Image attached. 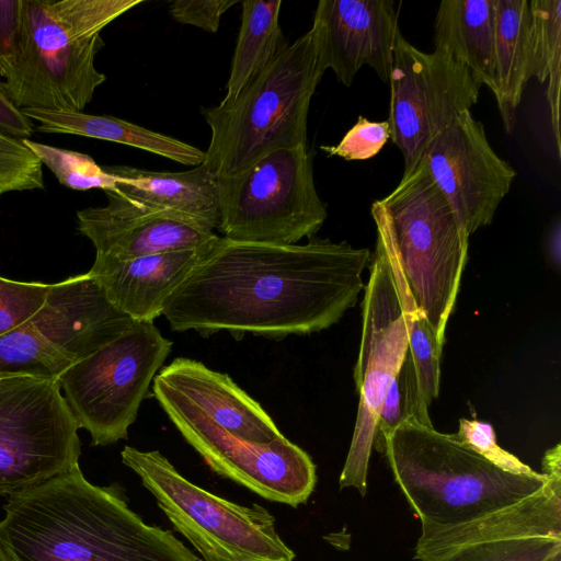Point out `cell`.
<instances>
[{
    "label": "cell",
    "instance_id": "obj_13",
    "mask_svg": "<svg viewBox=\"0 0 561 561\" xmlns=\"http://www.w3.org/2000/svg\"><path fill=\"white\" fill-rule=\"evenodd\" d=\"M391 140L403 175L424 159L432 141L478 102L481 85L466 66L443 50L425 53L398 33L390 75Z\"/></svg>",
    "mask_w": 561,
    "mask_h": 561
},
{
    "label": "cell",
    "instance_id": "obj_17",
    "mask_svg": "<svg viewBox=\"0 0 561 561\" xmlns=\"http://www.w3.org/2000/svg\"><path fill=\"white\" fill-rule=\"evenodd\" d=\"M152 390L163 411L204 417L239 438L267 444L284 437L257 401L202 362L173 359L157 373Z\"/></svg>",
    "mask_w": 561,
    "mask_h": 561
},
{
    "label": "cell",
    "instance_id": "obj_34",
    "mask_svg": "<svg viewBox=\"0 0 561 561\" xmlns=\"http://www.w3.org/2000/svg\"><path fill=\"white\" fill-rule=\"evenodd\" d=\"M236 3L237 0H176L171 3L169 11L179 23L216 33L221 15Z\"/></svg>",
    "mask_w": 561,
    "mask_h": 561
},
{
    "label": "cell",
    "instance_id": "obj_18",
    "mask_svg": "<svg viewBox=\"0 0 561 561\" xmlns=\"http://www.w3.org/2000/svg\"><path fill=\"white\" fill-rule=\"evenodd\" d=\"M107 204L77 211L78 230L98 255L134 259L194 250L217 234L205 222L179 213L140 205L115 191H104Z\"/></svg>",
    "mask_w": 561,
    "mask_h": 561
},
{
    "label": "cell",
    "instance_id": "obj_11",
    "mask_svg": "<svg viewBox=\"0 0 561 561\" xmlns=\"http://www.w3.org/2000/svg\"><path fill=\"white\" fill-rule=\"evenodd\" d=\"M78 430L58 379L0 378V495L78 466Z\"/></svg>",
    "mask_w": 561,
    "mask_h": 561
},
{
    "label": "cell",
    "instance_id": "obj_3",
    "mask_svg": "<svg viewBox=\"0 0 561 561\" xmlns=\"http://www.w3.org/2000/svg\"><path fill=\"white\" fill-rule=\"evenodd\" d=\"M142 0H21L16 58L4 75L19 108L82 112L106 76L102 30Z\"/></svg>",
    "mask_w": 561,
    "mask_h": 561
},
{
    "label": "cell",
    "instance_id": "obj_20",
    "mask_svg": "<svg viewBox=\"0 0 561 561\" xmlns=\"http://www.w3.org/2000/svg\"><path fill=\"white\" fill-rule=\"evenodd\" d=\"M201 251L202 247L127 260L96 254L89 274L122 312L137 322H153L197 264Z\"/></svg>",
    "mask_w": 561,
    "mask_h": 561
},
{
    "label": "cell",
    "instance_id": "obj_6",
    "mask_svg": "<svg viewBox=\"0 0 561 561\" xmlns=\"http://www.w3.org/2000/svg\"><path fill=\"white\" fill-rule=\"evenodd\" d=\"M412 295L443 347L467 262L469 237L425 159L376 201Z\"/></svg>",
    "mask_w": 561,
    "mask_h": 561
},
{
    "label": "cell",
    "instance_id": "obj_14",
    "mask_svg": "<svg viewBox=\"0 0 561 561\" xmlns=\"http://www.w3.org/2000/svg\"><path fill=\"white\" fill-rule=\"evenodd\" d=\"M165 414L216 473L260 496L290 506L306 503L317 474L311 457L285 436L267 444L239 438L204 417Z\"/></svg>",
    "mask_w": 561,
    "mask_h": 561
},
{
    "label": "cell",
    "instance_id": "obj_24",
    "mask_svg": "<svg viewBox=\"0 0 561 561\" xmlns=\"http://www.w3.org/2000/svg\"><path fill=\"white\" fill-rule=\"evenodd\" d=\"M42 133L70 134L127 145L192 167L201 165L205 152L173 137L110 116L42 108H21Z\"/></svg>",
    "mask_w": 561,
    "mask_h": 561
},
{
    "label": "cell",
    "instance_id": "obj_1",
    "mask_svg": "<svg viewBox=\"0 0 561 561\" xmlns=\"http://www.w3.org/2000/svg\"><path fill=\"white\" fill-rule=\"evenodd\" d=\"M371 254L346 241L314 236L275 245L214 237L197 264L167 298L171 330L204 336L228 331L271 339L330 328L357 302Z\"/></svg>",
    "mask_w": 561,
    "mask_h": 561
},
{
    "label": "cell",
    "instance_id": "obj_7",
    "mask_svg": "<svg viewBox=\"0 0 561 561\" xmlns=\"http://www.w3.org/2000/svg\"><path fill=\"white\" fill-rule=\"evenodd\" d=\"M121 456L203 561H294L263 506L240 505L194 484L159 450L125 446Z\"/></svg>",
    "mask_w": 561,
    "mask_h": 561
},
{
    "label": "cell",
    "instance_id": "obj_39",
    "mask_svg": "<svg viewBox=\"0 0 561 561\" xmlns=\"http://www.w3.org/2000/svg\"><path fill=\"white\" fill-rule=\"evenodd\" d=\"M0 561H15L0 537Z\"/></svg>",
    "mask_w": 561,
    "mask_h": 561
},
{
    "label": "cell",
    "instance_id": "obj_28",
    "mask_svg": "<svg viewBox=\"0 0 561 561\" xmlns=\"http://www.w3.org/2000/svg\"><path fill=\"white\" fill-rule=\"evenodd\" d=\"M25 146L46 165L58 182L71 190L114 191L116 180L85 153L24 139Z\"/></svg>",
    "mask_w": 561,
    "mask_h": 561
},
{
    "label": "cell",
    "instance_id": "obj_40",
    "mask_svg": "<svg viewBox=\"0 0 561 561\" xmlns=\"http://www.w3.org/2000/svg\"><path fill=\"white\" fill-rule=\"evenodd\" d=\"M546 561H561V551L556 553L554 556H552L551 558H549Z\"/></svg>",
    "mask_w": 561,
    "mask_h": 561
},
{
    "label": "cell",
    "instance_id": "obj_4",
    "mask_svg": "<svg viewBox=\"0 0 561 561\" xmlns=\"http://www.w3.org/2000/svg\"><path fill=\"white\" fill-rule=\"evenodd\" d=\"M421 524L458 525L539 491L547 477L503 471L461 444L455 434L407 416L376 446Z\"/></svg>",
    "mask_w": 561,
    "mask_h": 561
},
{
    "label": "cell",
    "instance_id": "obj_38",
    "mask_svg": "<svg viewBox=\"0 0 561 561\" xmlns=\"http://www.w3.org/2000/svg\"><path fill=\"white\" fill-rule=\"evenodd\" d=\"M560 239H561V221L557 217L548 229L547 233V251L552 261L559 264L560 261Z\"/></svg>",
    "mask_w": 561,
    "mask_h": 561
},
{
    "label": "cell",
    "instance_id": "obj_37",
    "mask_svg": "<svg viewBox=\"0 0 561 561\" xmlns=\"http://www.w3.org/2000/svg\"><path fill=\"white\" fill-rule=\"evenodd\" d=\"M547 478L561 479V447L557 444L548 449L542 459V472Z\"/></svg>",
    "mask_w": 561,
    "mask_h": 561
},
{
    "label": "cell",
    "instance_id": "obj_31",
    "mask_svg": "<svg viewBox=\"0 0 561 561\" xmlns=\"http://www.w3.org/2000/svg\"><path fill=\"white\" fill-rule=\"evenodd\" d=\"M50 287L0 276V335L27 321L43 306Z\"/></svg>",
    "mask_w": 561,
    "mask_h": 561
},
{
    "label": "cell",
    "instance_id": "obj_10",
    "mask_svg": "<svg viewBox=\"0 0 561 561\" xmlns=\"http://www.w3.org/2000/svg\"><path fill=\"white\" fill-rule=\"evenodd\" d=\"M172 348L153 322L130 329L72 364L58 378L79 428L94 446L127 438L149 386Z\"/></svg>",
    "mask_w": 561,
    "mask_h": 561
},
{
    "label": "cell",
    "instance_id": "obj_32",
    "mask_svg": "<svg viewBox=\"0 0 561 561\" xmlns=\"http://www.w3.org/2000/svg\"><path fill=\"white\" fill-rule=\"evenodd\" d=\"M455 436L461 444L505 472L527 477L542 476L541 472L533 470L516 456L500 447L490 423L460 419L459 430Z\"/></svg>",
    "mask_w": 561,
    "mask_h": 561
},
{
    "label": "cell",
    "instance_id": "obj_22",
    "mask_svg": "<svg viewBox=\"0 0 561 561\" xmlns=\"http://www.w3.org/2000/svg\"><path fill=\"white\" fill-rule=\"evenodd\" d=\"M494 95L504 128L512 133L523 92L531 78V18L527 0H493Z\"/></svg>",
    "mask_w": 561,
    "mask_h": 561
},
{
    "label": "cell",
    "instance_id": "obj_16",
    "mask_svg": "<svg viewBox=\"0 0 561 561\" xmlns=\"http://www.w3.org/2000/svg\"><path fill=\"white\" fill-rule=\"evenodd\" d=\"M311 31L318 65L350 87L363 66L389 83L398 33L392 0H320Z\"/></svg>",
    "mask_w": 561,
    "mask_h": 561
},
{
    "label": "cell",
    "instance_id": "obj_19",
    "mask_svg": "<svg viewBox=\"0 0 561 561\" xmlns=\"http://www.w3.org/2000/svg\"><path fill=\"white\" fill-rule=\"evenodd\" d=\"M414 559L435 561L461 547L526 537L561 538V479L547 478L534 494L469 522L421 524Z\"/></svg>",
    "mask_w": 561,
    "mask_h": 561
},
{
    "label": "cell",
    "instance_id": "obj_5",
    "mask_svg": "<svg viewBox=\"0 0 561 561\" xmlns=\"http://www.w3.org/2000/svg\"><path fill=\"white\" fill-rule=\"evenodd\" d=\"M322 75L310 28L282 49L234 99L202 108L210 128L203 163L222 178L271 151L307 147L310 101Z\"/></svg>",
    "mask_w": 561,
    "mask_h": 561
},
{
    "label": "cell",
    "instance_id": "obj_9",
    "mask_svg": "<svg viewBox=\"0 0 561 561\" xmlns=\"http://www.w3.org/2000/svg\"><path fill=\"white\" fill-rule=\"evenodd\" d=\"M135 323L110 302L89 272L54 283L27 321L0 335V378L58 379Z\"/></svg>",
    "mask_w": 561,
    "mask_h": 561
},
{
    "label": "cell",
    "instance_id": "obj_23",
    "mask_svg": "<svg viewBox=\"0 0 561 561\" xmlns=\"http://www.w3.org/2000/svg\"><path fill=\"white\" fill-rule=\"evenodd\" d=\"M435 49L468 68L473 79L495 90L493 0H444L435 19Z\"/></svg>",
    "mask_w": 561,
    "mask_h": 561
},
{
    "label": "cell",
    "instance_id": "obj_35",
    "mask_svg": "<svg viewBox=\"0 0 561 561\" xmlns=\"http://www.w3.org/2000/svg\"><path fill=\"white\" fill-rule=\"evenodd\" d=\"M21 36V0H0V76L13 65Z\"/></svg>",
    "mask_w": 561,
    "mask_h": 561
},
{
    "label": "cell",
    "instance_id": "obj_36",
    "mask_svg": "<svg viewBox=\"0 0 561 561\" xmlns=\"http://www.w3.org/2000/svg\"><path fill=\"white\" fill-rule=\"evenodd\" d=\"M34 133L33 121L11 100L3 81H0V134L24 140Z\"/></svg>",
    "mask_w": 561,
    "mask_h": 561
},
{
    "label": "cell",
    "instance_id": "obj_27",
    "mask_svg": "<svg viewBox=\"0 0 561 561\" xmlns=\"http://www.w3.org/2000/svg\"><path fill=\"white\" fill-rule=\"evenodd\" d=\"M531 18V78L547 83L546 98L558 158L561 88V0L529 1Z\"/></svg>",
    "mask_w": 561,
    "mask_h": 561
},
{
    "label": "cell",
    "instance_id": "obj_25",
    "mask_svg": "<svg viewBox=\"0 0 561 561\" xmlns=\"http://www.w3.org/2000/svg\"><path fill=\"white\" fill-rule=\"evenodd\" d=\"M371 216L376 232L382 239L392 272L394 286L402 316L409 335V353L415 370L419 400L422 411L428 414V408L438 397L440 382V356L443 347L438 344L434 332L417 306L400 265L393 241L379 206L373 203Z\"/></svg>",
    "mask_w": 561,
    "mask_h": 561
},
{
    "label": "cell",
    "instance_id": "obj_12",
    "mask_svg": "<svg viewBox=\"0 0 561 561\" xmlns=\"http://www.w3.org/2000/svg\"><path fill=\"white\" fill-rule=\"evenodd\" d=\"M363 300V327L354 381L359 394L353 437L340 489L367 491L370 454L382 400L409 352V335L399 304L388 253L377 234Z\"/></svg>",
    "mask_w": 561,
    "mask_h": 561
},
{
    "label": "cell",
    "instance_id": "obj_30",
    "mask_svg": "<svg viewBox=\"0 0 561 561\" xmlns=\"http://www.w3.org/2000/svg\"><path fill=\"white\" fill-rule=\"evenodd\" d=\"M44 188L39 159L23 140L0 134V198L10 192Z\"/></svg>",
    "mask_w": 561,
    "mask_h": 561
},
{
    "label": "cell",
    "instance_id": "obj_21",
    "mask_svg": "<svg viewBox=\"0 0 561 561\" xmlns=\"http://www.w3.org/2000/svg\"><path fill=\"white\" fill-rule=\"evenodd\" d=\"M104 169L115 180V192L150 208L179 213L217 228L219 179L202 163L188 171L158 172L125 165Z\"/></svg>",
    "mask_w": 561,
    "mask_h": 561
},
{
    "label": "cell",
    "instance_id": "obj_26",
    "mask_svg": "<svg viewBox=\"0 0 561 561\" xmlns=\"http://www.w3.org/2000/svg\"><path fill=\"white\" fill-rule=\"evenodd\" d=\"M282 0L241 2V24L224 100H232L288 43L279 26Z\"/></svg>",
    "mask_w": 561,
    "mask_h": 561
},
{
    "label": "cell",
    "instance_id": "obj_33",
    "mask_svg": "<svg viewBox=\"0 0 561 561\" xmlns=\"http://www.w3.org/2000/svg\"><path fill=\"white\" fill-rule=\"evenodd\" d=\"M390 136L388 121L371 122L359 116L336 146H321V149L329 156H337L347 161L367 160L382 149Z\"/></svg>",
    "mask_w": 561,
    "mask_h": 561
},
{
    "label": "cell",
    "instance_id": "obj_8",
    "mask_svg": "<svg viewBox=\"0 0 561 561\" xmlns=\"http://www.w3.org/2000/svg\"><path fill=\"white\" fill-rule=\"evenodd\" d=\"M219 179V222L238 242L297 244L328 217L307 147L271 151L242 171Z\"/></svg>",
    "mask_w": 561,
    "mask_h": 561
},
{
    "label": "cell",
    "instance_id": "obj_15",
    "mask_svg": "<svg viewBox=\"0 0 561 561\" xmlns=\"http://www.w3.org/2000/svg\"><path fill=\"white\" fill-rule=\"evenodd\" d=\"M424 159L468 237L492 222L516 176L494 152L483 124L470 111L442 130Z\"/></svg>",
    "mask_w": 561,
    "mask_h": 561
},
{
    "label": "cell",
    "instance_id": "obj_29",
    "mask_svg": "<svg viewBox=\"0 0 561 561\" xmlns=\"http://www.w3.org/2000/svg\"><path fill=\"white\" fill-rule=\"evenodd\" d=\"M561 551V538L526 537L458 548L435 561H546Z\"/></svg>",
    "mask_w": 561,
    "mask_h": 561
},
{
    "label": "cell",
    "instance_id": "obj_2",
    "mask_svg": "<svg viewBox=\"0 0 561 561\" xmlns=\"http://www.w3.org/2000/svg\"><path fill=\"white\" fill-rule=\"evenodd\" d=\"M0 537L15 561H203L79 465L10 495Z\"/></svg>",
    "mask_w": 561,
    "mask_h": 561
}]
</instances>
